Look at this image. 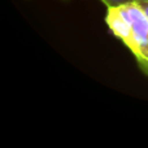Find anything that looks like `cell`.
<instances>
[{"label": "cell", "mask_w": 148, "mask_h": 148, "mask_svg": "<svg viewBox=\"0 0 148 148\" xmlns=\"http://www.w3.org/2000/svg\"><path fill=\"white\" fill-rule=\"evenodd\" d=\"M130 1H134V0H101V3H104V4L107 5V8L118 7V5H123Z\"/></svg>", "instance_id": "2"}, {"label": "cell", "mask_w": 148, "mask_h": 148, "mask_svg": "<svg viewBox=\"0 0 148 148\" xmlns=\"http://www.w3.org/2000/svg\"><path fill=\"white\" fill-rule=\"evenodd\" d=\"M136 3L140 5L142 9H143L144 12H146V14L148 16V1H139V0H136Z\"/></svg>", "instance_id": "4"}, {"label": "cell", "mask_w": 148, "mask_h": 148, "mask_svg": "<svg viewBox=\"0 0 148 148\" xmlns=\"http://www.w3.org/2000/svg\"><path fill=\"white\" fill-rule=\"evenodd\" d=\"M135 59H136V61H138L139 65H142V64L148 65V47L146 49H143V51H142V53L138 55Z\"/></svg>", "instance_id": "3"}, {"label": "cell", "mask_w": 148, "mask_h": 148, "mask_svg": "<svg viewBox=\"0 0 148 148\" xmlns=\"http://www.w3.org/2000/svg\"><path fill=\"white\" fill-rule=\"evenodd\" d=\"M139 1H148V0H139Z\"/></svg>", "instance_id": "5"}, {"label": "cell", "mask_w": 148, "mask_h": 148, "mask_svg": "<svg viewBox=\"0 0 148 148\" xmlns=\"http://www.w3.org/2000/svg\"><path fill=\"white\" fill-rule=\"evenodd\" d=\"M105 22L135 57L148 47V16L136 0L108 8Z\"/></svg>", "instance_id": "1"}]
</instances>
